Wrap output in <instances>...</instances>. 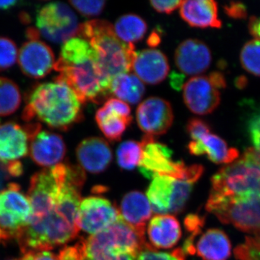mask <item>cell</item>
<instances>
[{
  "mask_svg": "<svg viewBox=\"0 0 260 260\" xmlns=\"http://www.w3.org/2000/svg\"><path fill=\"white\" fill-rule=\"evenodd\" d=\"M256 239H258V241H259L260 243V233H259V234H256Z\"/></svg>",
  "mask_w": 260,
  "mask_h": 260,
  "instance_id": "f907efd6",
  "label": "cell"
},
{
  "mask_svg": "<svg viewBox=\"0 0 260 260\" xmlns=\"http://www.w3.org/2000/svg\"><path fill=\"white\" fill-rule=\"evenodd\" d=\"M210 196L242 200L260 194V153L253 148L232 164L222 167L211 179Z\"/></svg>",
  "mask_w": 260,
  "mask_h": 260,
  "instance_id": "277c9868",
  "label": "cell"
},
{
  "mask_svg": "<svg viewBox=\"0 0 260 260\" xmlns=\"http://www.w3.org/2000/svg\"><path fill=\"white\" fill-rule=\"evenodd\" d=\"M249 30L253 37L260 40V18L251 17L249 22Z\"/></svg>",
  "mask_w": 260,
  "mask_h": 260,
  "instance_id": "ee69618b",
  "label": "cell"
},
{
  "mask_svg": "<svg viewBox=\"0 0 260 260\" xmlns=\"http://www.w3.org/2000/svg\"><path fill=\"white\" fill-rule=\"evenodd\" d=\"M36 23L39 35L55 44H64L76 37L80 26L73 10L60 2L42 6L38 11Z\"/></svg>",
  "mask_w": 260,
  "mask_h": 260,
  "instance_id": "30bf717a",
  "label": "cell"
},
{
  "mask_svg": "<svg viewBox=\"0 0 260 260\" xmlns=\"http://www.w3.org/2000/svg\"><path fill=\"white\" fill-rule=\"evenodd\" d=\"M113 26L116 37L127 44L140 42L148 30L146 22L135 14L122 15Z\"/></svg>",
  "mask_w": 260,
  "mask_h": 260,
  "instance_id": "83f0119b",
  "label": "cell"
},
{
  "mask_svg": "<svg viewBox=\"0 0 260 260\" xmlns=\"http://www.w3.org/2000/svg\"><path fill=\"white\" fill-rule=\"evenodd\" d=\"M16 44L7 37H0V71L10 69L18 60Z\"/></svg>",
  "mask_w": 260,
  "mask_h": 260,
  "instance_id": "1f68e13d",
  "label": "cell"
},
{
  "mask_svg": "<svg viewBox=\"0 0 260 260\" xmlns=\"http://www.w3.org/2000/svg\"><path fill=\"white\" fill-rule=\"evenodd\" d=\"M186 133L192 140L199 139L200 137L206 133H210V126L206 121L198 118H192L189 119L186 124Z\"/></svg>",
  "mask_w": 260,
  "mask_h": 260,
  "instance_id": "8d00e7d4",
  "label": "cell"
},
{
  "mask_svg": "<svg viewBox=\"0 0 260 260\" xmlns=\"http://www.w3.org/2000/svg\"><path fill=\"white\" fill-rule=\"evenodd\" d=\"M19 2L15 1V0H10V1H0V10L1 11H5L14 8L18 5Z\"/></svg>",
  "mask_w": 260,
  "mask_h": 260,
  "instance_id": "7dc6e473",
  "label": "cell"
},
{
  "mask_svg": "<svg viewBox=\"0 0 260 260\" xmlns=\"http://www.w3.org/2000/svg\"><path fill=\"white\" fill-rule=\"evenodd\" d=\"M29 138L25 126L17 123L0 124V161H15L28 154Z\"/></svg>",
  "mask_w": 260,
  "mask_h": 260,
  "instance_id": "44dd1931",
  "label": "cell"
},
{
  "mask_svg": "<svg viewBox=\"0 0 260 260\" xmlns=\"http://www.w3.org/2000/svg\"><path fill=\"white\" fill-rule=\"evenodd\" d=\"M54 70L59 73L55 79L73 89L82 104L99 103L111 95V81L99 68L96 55L73 64L56 61Z\"/></svg>",
  "mask_w": 260,
  "mask_h": 260,
  "instance_id": "5b68a950",
  "label": "cell"
},
{
  "mask_svg": "<svg viewBox=\"0 0 260 260\" xmlns=\"http://www.w3.org/2000/svg\"><path fill=\"white\" fill-rule=\"evenodd\" d=\"M182 1H151L150 4L155 11L160 13L171 14L174 10L180 8Z\"/></svg>",
  "mask_w": 260,
  "mask_h": 260,
  "instance_id": "ab89813d",
  "label": "cell"
},
{
  "mask_svg": "<svg viewBox=\"0 0 260 260\" xmlns=\"http://www.w3.org/2000/svg\"><path fill=\"white\" fill-rule=\"evenodd\" d=\"M181 18L193 28H220L218 4L213 0H187L182 1L180 6Z\"/></svg>",
  "mask_w": 260,
  "mask_h": 260,
  "instance_id": "7402d4cb",
  "label": "cell"
},
{
  "mask_svg": "<svg viewBox=\"0 0 260 260\" xmlns=\"http://www.w3.org/2000/svg\"><path fill=\"white\" fill-rule=\"evenodd\" d=\"M247 130L254 150L260 152V112L256 113L249 118L247 123Z\"/></svg>",
  "mask_w": 260,
  "mask_h": 260,
  "instance_id": "74e56055",
  "label": "cell"
},
{
  "mask_svg": "<svg viewBox=\"0 0 260 260\" xmlns=\"http://www.w3.org/2000/svg\"><path fill=\"white\" fill-rule=\"evenodd\" d=\"M225 14L231 18L246 19L247 18V10L245 5L239 2H232L229 5L224 6Z\"/></svg>",
  "mask_w": 260,
  "mask_h": 260,
  "instance_id": "f35d334b",
  "label": "cell"
},
{
  "mask_svg": "<svg viewBox=\"0 0 260 260\" xmlns=\"http://www.w3.org/2000/svg\"><path fill=\"white\" fill-rule=\"evenodd\" d=\"M182 249H176L172 253L157 251L151 245L142 250L138 254V260H185Z\"/></svg>",
  "mask_w": 260,
  "mask_h": 260,
  "instance_id": "836d02e7",
  "label": "cell"
},
{
  "mask_svg": "<svg viewBox=\"0 0 260 260\" xmlns=\"http://www.w3.org/2000/svg\"><path fill=\"white\" fill-rule=\"evenodd\" d=\"M234 252L237 260H260V243L256 237H246Z\"/></svg>",
  "mask_w": 260,
  "mask_h": 260,
  "instance_id": "d6a6232c",
  "label": "cell"
},
{
  "mask_svg": "<svg viewBox=\"0 0 260 260\" xmlns=\"http://www.w3.org/2000/svg\"><path fill=\"white\" fill-rule=\"evenodd\" d=\"M5 242H6V241H5L4 236H3V234H2L1 232H0V243Z\"/></svg>",
  "mask_w": 260,
  "mask_h": 260,
  "instance_id": "681fc988",
  "label": "cell"
},
{
  "mask_svg": "<svg viewBox=\"0 0 260 260\" xmlns=\"http://www.w3.org/2000/svg\"><path fill=\"white\" fill-rule=\"evenodd\" d=\"M194 182L168 176L153 178L147 198L154 213L160 215L177 214L184 210Z\"/></svg>",
  "mask_w": 260,
  "mask_h": 260,
  "instance_id": "9c48e42d",
  "label": "cell"
},
{
  "mask_svg": "<svg viewBox=\"0 0 260 260\" xmlns=\"http://www.w3.org/2000/svg\"><path fill=\"white\" fill-rule=\"evenodd\" d=\"M10 177H13L10 170V162L0 161V191L3 190L6 181L9 180Z\"/></svg>",
  "mask_w": 260,
  "mask_h": 260,
  "instance_id": "7bdbcfd3",
  "label": "cell"
},
{
  "mask_svg": "<svg viewBox=\"0 0 260 260\" xmlns=\"http://www.w3.org/2000/svg\"><path fill=\"white\" fill-rule=\"evenodd\" d=\"M133 70L143 83L157 85L167 78L170 67L164 53L158 49H148L137 52Z\"/></svg>",
  "mask_w": 260,
  "mask_h": 260,
  "instance_id": "d6986e66",
  "label": "cell"
},
{
  "mask_svg": "<svg viewBox=\"0 0 260 260\" xmlns=\"http://www.w3.org/2000/svg\"><path fill=\"white\" fill-rule=\"evenodd\" d=\"M70 5L83 16L95 17L102 13L105 8L106 1H77L70 2Z\"/></svg>",
  "mask_w": 260,
  "mask_h": 260,
  "instance_id": "e575fe53",
  "label": "cell"
},
{
  "mask_svg": "<svg viewBox=\"0 0 260 260\" xmlns=\"http://www.w3.org/2000/svg\"><path fill=\"white\" fill-rule=\"evenodd\" d=\"M133 119L123 116L107 102L95 114V121L106 138L111 141H119Z\"/></svg>",
  "mask_w": 260,
  "mask_h": 260,
  "instance_id": "484cf974",
  "label": "cell"
},
{
  "mask_svg": "<svg viewBox=\"0 0 260 260\" xmlns=\"http://www.w3.org/2000/svg\"><path fill=\"white\" fill-rule=\"evenodd\" d=\"M220 90L210 75L194 76L183 86V99L191 112L206 115L214 112L220 104Z\"/></svg>",
  "mask_w": 260,
  "mask_h": 260,
  "instance_id": "9a60e30c",
  "label": "cell"
},
{
  "mask_svg": "<svg viewBox=\"0 0 260 260\" xmlns=\"http://www.w3.org/2000/svg\"><path fill=\"white\" fill-rule=\"evenodd\" d=\"M21 99L18 85L9 78H0V116H9L16 112Z\"/></svg>",
  "mask_w": 260,
  "mask_h": 260,
  "instance_id": "f1b7e54d",
  "label": "cell"
},
{
  "mask_svg": "<svg viewBox=\"0 0 260 260\" xmlns=\"http://www.w3.org/2000/svg\"><path fill=\"white\" fill-rule=\"evenodd\" d=\"M80 167L90 174H100L109 167L113 155L109 143L103 138L91 137L83 140L76 148Z\"/></svg>",
  "mask_w": 260,
  "mask_h": 260,
  "instance_id": "ac0fdd59",
  "label": "cell"
},
{
  "mask_svg": "<svg viewBox=\"0 0 260 260\" xmlns=\"http://www.w3.org/2000/svg\"><path fill=\"white\" fill-rule=\"evenodd\" d=\"M120 210L123 220L140 237L145 238V226L152 215L148 198L140 191H130L121 200Z\"/></svg>",
  "mask_w": 260,
  "mask_h": 260,
  "instance_id": "603a6c76",
  "label": "cell"
},
{
  "mask_svg": "<svg viewBox=\"0 0 260 260\" xmlns=\"http://www.w3.org/2000/svg\"><path fill=\"white\" fill-rule=\"evenodd\" d=\"M248 80L244 76H240L237 78L235 81V85L237 88L243 89L247 85Z\"/></svg>",
  "mask_w": 260,
  "mask_h": 260,
  "instance_id": "c3c4849f",
  "label": "cell"
},
{
  "mask_svg": "<svg viewBox=\"0 0 260 260\" xmlns=\"http://www.w3.org/2000/svg\"><path fill=\"white\" fill-rule=\"evenodd\" d=\"M140 129L150 136L161 135L170 129L174 113L170 103L158 97H150L140 103L136 112Z\"/></svg>",
  "mask_w": 260,
  "mask_h": 260,
  "instance_id": "2e32d148",
  "label": "cell"
},
{
  "mask_svg": "<svg viewBox=\"0 0 260 260\" xmlns=\"http://www.w3.org/2000/svg\"><path fill=\"white\" fill-rule=\"evenodd\" d=\"M143 149L142 142L135 140L123 142L116 152L119 167L125 170H133L138 167L143 155Z\"/></svg>",
  "mask_w": 260,
  "mask_h": 260,
  "instance_id": "f546056e",
  "label": "cell"
},
{
  "mask_svg": "<svg viewBox=\"0 0 260 260\" xmlns=\"http://www.w3.org/2000/svg\"><path fill=\"white\" fill-rule=\"evenodd\" d=\"M32 213L28 197L15 183L8 184L0 191V232L5 241L17 239L28 225Z\"/></svg>",
  "mask_w": 260,
  "mask_h": 260,
  "instance_id": "8fae6325",
  "label": "cell"
},
{
  "mask_svg": "<svg viewBox=\"0 0 260 260\" xmlns=\"http://www.w3.org/2000/svg\"><path fill=\"white\" fill-rule=\"evenodd\" d=\"M120 218V212L109 200L89 197L80 203L78 225L80 230L93 236L111 226Z\"/></svg>",
  "mask_w": 260,
  "mask_h": 260,
  "instance_id": "5bb4252c",
  "label": "cell"
},
{
  "mask_svg": "<svg viewBox=\"0 0 260 260\" xmlns=\"http://www.w3.org/2000/svg\"><path fill=\"white\" fill-rule=\"evenodd\" d=\"M82 103L66 83L54 80L39 84L27 98L23 119L44 122L52 129L66 131L83 117Z\"/></svg>",
  "mask_w": 260,
  "mask_h": 260,
  "instance_id": "7a4b0ae2",
  "label": "cell"
},
{
  "mask_svg": "<svg viewBox=\"0 0 260 260\" xmlns=\"http://www.w3.org/2000/svg\"><path fill=\"white\" fill-rule=\"evenodd\" d=\"M145 92L144 84L135 74L124 73L114 77L111 81V95L126 104H138Z\"/></svg>",
  "mask_w": 260,
  "mask_h": 260,
  "instance_id": "4316f807",
  "label": "cell"
},
{
  "mask_svg": "<svg viewBox=\"0 0 260 260\" xmlns=\"http://www.w3.org/2000/svg\"><path fill=\"white\" fill-rule=\"evenodd\" d=\"M240 61L246 71L260 77V40L253 39L244 44L240 53Z\"/></svg>",
  "mask_w": 260,
  "mask_h": 260,
  "instance_id": "4dcf8cb0",
  "label": "cell"
},
{
  "mask_svg": "<svg viewBox=\"0 0 260 260\" xmlns=\"http://www.w3.org/2000/svg\"><path fill=\"white\" fill-rule=\"evenodd\" d=\"M141 142L143 155L138 168L147 179L168 176L196 183L203 175V166L194 164L187 167L184 162L174 161L172 160V150L167 145L155 142L153 136L145 135Z\"/></svg>",
  "mask_w": 260,
  "mask_h": 260,
  "instance_id": "8992f818",
  "label": "cell"
},
{
  "mask_svg": "<svg viewBox=\"0 0 260 260\" xmlns=\"http://www.w3.org/2000/svg\"><path fill=\"white\" fill-rule=\"evenodd\" d=\"M57 256L59 260H85V239L82 238L74 245L63 248Z\"/></svg>",
  "mask_w": 260,
  "mask_h": 260,
  "instance_id": "d590c367",
  "label": "cell"
},
{
  "mask_svg": "<svg viewBox=\"0 0 260 260\" xmlns=\"http://www.w3.org/2000/svg\"><path fill=\"white\" fill-rule=\"evenodd\" d=\"M205 208L224 224H232L244 232L260 233V194L242 200L209 196Z\"/></svg>",
  "mask_w": 260,
  "mask_h": 260,
  "instance_id": "52a82bcc",
  "label": "cell"
},
{
  "mask_svg": "<svg viewBox=\"0 0 260 260\" xmlns=\"http://www.w3.org/2000/svg\"><path fill=\"white\" fill-rule=\"evenodd\" d=\"M188 150L193 155H207L210 161L216 164H230L239 157L237 149L229 148L226 142L217 135H203L199 139L192 140L188 145Z\"/></svg>",
  "mask_w": 260,
  "mask_h": 260,
  "instance_id": "ffe728a7",
  "label": "cell"
},
{
  "mask_svg": "<svg viewBox=\"0 0 260 260\" xmlns=\"http://www.w3.org/2000/svg\"><path fill=\"white\" fill-rule=\"evenodd\" d=\"M174 59L176 66L183 74L199 76L211 64V51L202 41L187 39L176 49Z\"/></svg>",
  "mask_w": 260,
  "mask_h": 260,
  "instance_id": "e0dca14e",
  "label": "cell"
},
{
  "mask_svg": "<svg viewBox=\"0 0 260 260\" xmlns=\"http://www.w3.org/2000/svg\"><path fill=\"white\" fill-rule=\"evenodd\" d=\"M78 37L93 48L103 74L112 81L117 75L129 73L136 56L133 44L116 37L112 23L104 20H89L80 24Z\"/></svg>",
  "mask_w": 260,
  "mask_h": 260,
  "instance_id": "3957f363",
  "label": "cell"
},
{
  "mask_svg": "<svg viewBox=\"0 0 260 260\" xmlns=\"http://www.w3.org/2000/svg\"><path fill=\"white\" fill-rule=\"evenodd\" d=\"M37 28H29L28 41L18 51V64L23 74L30 78L40 79L50 73L55 64L52 49L45 42L39 40Z\"/></svg>",
  "mask_w": 260,
  "mask_h": 260,
  "instance_id": "7c38bea8",
  "label": "cell"
},
{
  "mask_svg": "<svg viewBox=\"0 0 260 260\" xmlns=\"http://www.w3.org/2000/svg\"><path fill=\"white\" fill-rule=\"evenodd\" d=\"M58 165L34 174L27 196L32 213L25 234L31 242L48 249L71 242L80 232L81 195L73 188L61 186Z\"/></svg>",
  "mask_w": 260,
  "mask_h": 260,
  "instance_id": "6da1fadb",
  "label": "cell"
},
{
  "mask_svg": "<svg viewBox=\"0 0 260 260\" xmlns=\"http://www.w3.org/2000/svg\"><path fill=\"white\" fill-rule=\"evenodd\" d=\"M29 138L30 158L40 167L51 168L60 164L66 154V145L61 135L42 130L39 123L25 126Z\"/></svg>",
  "mask_w": 260,
  "mask_h": 260,
  "instance_id": "4fadbf2b",
  "label": "cell"
},
{
  "mask_svg": "<svg viewBox=\"0 0 260 260\" xmlns=\"http://www.w3.org/2000/svg\"><path fill=\"white\" fill-rule=\"evenodd\" d=\"M185 76L184 75H180L176 72H173L170 75L171 85L172 88L176 89V90H181L183 88V81H184Z\"/></svg>",
  "mask_w": 260,
  "mask_h": 260,
  "instance_id": "f6af8a7d",
  "label": "cell"
},
{
  "mask_svg": "<svg viewBox=\"0 0 260 260\" xmlns=\"http://www.w3.org/2000/svg\"><path fill=\"white\" fill-rule=\"evenodd\" d=\"M204 225V219L197 215H189L186 217L185 225L189 232L201 233L202 229Z\"/></svg>",
  "mask_w": 260,
  "mask_h": 260,
  "instance_id": "b9f144b4",
  "label": "cell"
},
{
  "mask_svg": "<svg viewBox=\"0 0 260 260\" xmlns=\"http://www.w3.org/2000/svg\"><path fill=\"white\" fill-rule=\"evenodd\" d=\"M20 260H59L58 256L49 251H28Z\"/></svg>",
  "mask_w": 260,
  "mask_h": 260,
  "instance_id": "60d3db41",
  "label": "cell"
},
{
  "mask_svg": "<svg viewBox=\"0 0 260 260\" xmlns=\"http://www.w3.org/2000/svg\"><path fill=\"white\" fill-rule=\"evenodd\" d=\"M230 239L222 230L209 229L194 245V254L203 260H226L231 256Z\"/></svg>",
  "mask_w": 260,
  "mask_h": 260,
  "instance_id": "d4e9b609",
  "label": "cell"
},
{
  "mask_svg": "<svg viewBox=\"0 0 260 260\" xmlns=\"http://www.w3.org/2000/svg\"><path fill=\"white\" fill-rule=\"evenodd\" d=\"M149 245L145 238L140 237L121 216L116 223L102 232L85 239V252L102 251L113 255L138 256Z\"/></svg>",
  "mask_w": 260,
  "mask_h": 260,
  "instance_id": "ba28073f",
  "label": "cell"
},
{
  "mask_svg": "<svg viewBox=\"0 0 260 260\" xmlns=\"http://www.w3.org/2000/svg\"><path fill=\"white\" fill-rule=\"evenodd\" d=\"M148 234L153 248L171 249L180 239V224L174 215H157L149 223Z\"/></svg>",
  "mask_w": 260,
  "mask_h": 260,
  "instance_id": "cb8c5ba5",
  "label": "cell"
},
{
  "mask_svg": "<svg viewBox=\"0 0 260 260\" xmlns=\"http://www.w3.org/2000/svg\"><path fill=\"white\" fill-rule=\"evenodd\" d=\"M160 41H161V39H160V34L157 31H153L148 37L147 43L150 47H155L160 44Z\"/></svg>",
  "mask_w": 260,
  "mask_h": 260,
  "instance_id": "bcb514c9",
  "label": "cell"
}]
</instances>
